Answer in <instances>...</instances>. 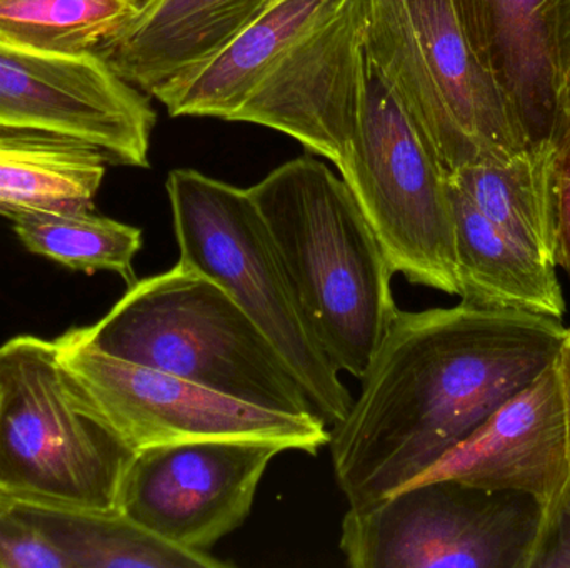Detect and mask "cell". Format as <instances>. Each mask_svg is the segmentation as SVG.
<instances>
[{
    "instance_id": "1",
    "label": "cell",
    "mask_w": 570,
    "mask_h": 568,
    "mask_svg": "<svg viewBox=\"0 0 570 568\" xmlns=\"http://www.w3.org/2000/svg\"><path fill=\"white\" fill-rule=\"evenodd\" d=\"M562 320L459 303L397 310L347 417L332 426V466L348 507L409 486L551 367Z\"/></svg>"
},
{
    "instance_id": "2",
    "label": "cell",
    "mask_w": 570,
    "mask_h": 568,
    "mask_svg": "<svg viewBox=\"0 0 570 568\" xmlns=\"http://www.w3.org/2000/svg\"><path fill=\"white\" fill-rule=\"evenodd\" d=\"M247 190L312 336L338 370L362 379L399 309L394 270L347 183L304 156Z\"/></svg>"
},
{
    "instance_id": "3",
    "label": "cell",
    "mask_w": 570,
    "mask_h": 568,
    "mask_svg": "<svg viewBox=\"0 0 570 568\" xmlns=\"http://www.w3.org/2000/svg\"><path fill=\"white\" fill-rule=\"evenodd\" d=\"M79 330L100 352L239 402L317 413L266 333L216 282L179 262L137 280L99 322Z\"/></svg>"
},
{
    "instance_id": "4",
    "label": "cell",
    "mask_w": 570,
    "mask_h": 568,
    "mask_svg": "<svg viewBox=\"0 0 570 568\" xmlns=\"http://www.w3.org/2000/svg\"><path fill=\"white\" fill-rule=\"evenodd\" d=\"M0 496L66 509L119 510L129 444L60 360L53 340L0 346Z\"/></svg>"
},
{
    "instance_id": "5",
    "label": "cell",
    "mask_w": 570,
    "mask_h": 568,
    "mask_svg": "<svg viewBox=\"0 0 570 568\" xmlns=\"http://www.w3.org/2000/svg\"><path fill=\"white\" fill-rule=\"evenodd\" d=\"M365 57L445 173L532 146L472 50L452 0H368Z\"/></svg>"
},
{
    "instance_id": "6",
    "label": "cell",
    "mask_w": 570,
    "mask_h": 568,
    "mask_svg": "<svg viewBox=\"0 0 570 568\" xmlns=\"http://www.w3.org/2000/svg\"><path fill=\"white\" fill-rule=\"evenodd\" d=\"M166 189L180 266L216 282L279 350L318 417L342 422L354 399L305 323L249 190L194 169L173 170Z\"/></svg>"
},
{
    "instance_id": "7",
    "label": "cell",
    "mask_w": 570,
    "mask_h": 568,
    "mask_svg": "<svg viewBox=\"0 0 570 568\" xmlns=\"http://www.w3.org/2000/svg\"><path fill=\"white\" fill-rule=\"evenodd\" d=\"M337 169L394 273L458 296L448 173L368 62L357 133Z\"/></svg>"
},
{
    "instance_id": "8",
    "label": "cell",
    "mask_w": 570,
    "mask_h": 568,
    "mask_svg": "<svg viewBox=\"0 0 570 568\" xmlns=\"http://www.w3.org/2000/svg\"><path fill=\"white\" fill-rule=\"evenodd\" d=\"M541 516L528 494L419 480L348 507L338 547L352 568H528Z\"/></svg>"
},
{
    "instance_id": "9",
    "label": "cell",
    "mask_w": 570,
    "mask_h": 568,
    "mask_svg": "<svg viewBox=\"0 0 570 568\" xmlns=\"http://www.w3.org/2000/svg\"><path fill=\"white\" fill-rule=\"evenodd\" d=\"M60 360L134 452L186 440L247 437L315 456L331 442L317 416H291L239 402L173 373L90 346L79 329L53 340Z\"/></svg>"
},
{
    "instance_id": "10",
    "label": "cell",
    "mask_w": 570,
    "mask_h": 568,
    "mask_svg": "<svg viewBox=\"0 0 570 568\" xmlns=\"http://www.w3.org/2000/svg\"><path fill=\"white\" fill-rule=\"evenodd\" d=\"M287 450L277 440L247 437L139 450L124 476L117 509L170 546L209 554L243 527L267 467Z\"/></svg>"
},
{
    "instance_id": "11",
    "label": "cell",
    "mask_w": 570,
    "mask_h": 568,
    "mask_svg": "<svg viewBox=\"0 0 570 568\" xmlns=\"http://www.w3.org/2000/svg\"><path fill=\"white\" fill-rule=\"evenodd\" d=\"M156 112L96 53L50 56L0 39V130L73 137L114 166L149 167Z\"/></svg>"
},
{
    "instance_id": "12",
    "label": "cell",
    "mask_w": 570,
    "mask_h": 568,
    "mask_svg": "<svg viewBox=\"0 0 570 568\" xmlns=\"http://www.w3.org/2000/svg\"><path fill=\"white\" fill-rule=\"evenodd\" d=\"M368 0H341L269 70L230 122L256 123L342 162L365 96Z\"/></svg>"
},
{
    "instance_id": "13",
    "label": "cell",
    "mask_w": 570,
    "mask_h": 568,
    "mask_svg": "<svg viewBox=\"0 0 570 568\" xmlns=\"http://www.w3.org/2000/svg\"><path fill=\"white\" fill-rule=\"evenodd\" d=\"M569 477L564 389L556 360L414 482L452 479L484 490L528 494L544 509Z\"/></svg>"
},
{
    "instance_id": "14",
    "label": "cell",
    "mask_w": 570,
    "mask_h": 568,
    "mask_svg": "<svg viewBox=\"0 0 570 568\" xmlns=\"http://www.w3.org/2000/svg\"><path fill=\"white\" fill-rule=\"evenodd\" d=\"M274 0H153L96 56L153 96L219 56Z\"/></svg>"
},
{
    "instance_id": "15",
    "label": "cell",
    "mask_w": 570,
    "mask_h": 568,
    "mask_svg": "<svg viewBox=\"0 0 570 568\" xmlns=\"http://www.w3.org/2000/svg\"><path fill=\"white\" fill-rule=\"evenodd\" d=\"M469 43L532 143L561 123L544 0H452Z\"/></svg>"
},
{
    "instance_id": "16",
    "label": "cell",
    "mask_w": 570,
    "mask_h": 568,
    "mask_svg": "<svg viewBox=\"0 0 570 568\" xmlns=\"http://www.w3.org/2000/svg\"><path fill=\"white\" fill-rule=\"evenodd\" d=\"M454 219L455 277L462 303L562 320L564 293L556 266L489 220L449 182Z\"/></svg>"
},
{
    "instance_id": "17",
    "label": "cell",
    "mask_w": 570,
    "mask_h": 568,
    "mask_svg": "<svg viewBox=\"0 0 570 568\" xmlns=\"http://www.w3.org/2000/svg\"><path fill=\"white\" fill-rule=\"evenodd\" d=\"M341 0H274L206 66L153 93L173 117L230 120L288 49Z\"/></svg>"
},
{
    "instance_id": "18",
    "label": "cell",
    "mask_w": 570,
    "mask_h": 568,
    "mask_svg": "<svg viewBox=\"0 0 570 568\" xmlns=\"http://www.w3.org/2000/svg\"><path fill=\"white\" fill-rule=\"evenodd\" d=\"M107 163L100 150L73 137L0 130V216L94 210Z\"/></svg>"
},
{
    "instance_id": "19",
    "label": "cell",
    "mask_w": 570,
    "mask_h": 568,
    "mask_svg": "<svg viewBox=\"0 0 570 568\" xmlns=\"http://www.w3.org/2000/svg\"><path fill=\"white\" fill-rule=\"evenodd\" d=\"M70 568H227L210 554L164 542L120 510L66 509L13 500Z\"/></svg>"
},
{
    "instance_id": "20",
    "label": "cell",
    "mask_w": 570,
    "mask_h": 568,
    "mask_svg": "<svg viewBox=\"0 0 570 568\" xmlns=\"http://www.w3.org/2000/svg\"><path fill=\"white\" fill-rule=\"evenodd\" d=\"M554 139L538 140L504 160H482L448 173L489 220L552 260Z\"/></svg>"
},
{
    "instance_id": "21",
    "label": "cell",
    "mask_w": 570,
    "mask_h": 568,
    "mask_svg": "<svg viewBox=\"0 0 570 568\" xmlns=\"http://www.w3.org/2000/svg\"><path fill=\"white\" fill-rule=\"evenodd\" d=\"M13 232L29 252L80 272L109 270L127 286L137 282L134 259L142 249V230L94 210L36 213L12 220Z\"/></svg>"
},
{
    "instance_id": "22",
    "label": "cell",
    "mask_w": 570,
    "mask_h": 568,
    "mask_svg": "<svg viewBox=\"0 0 570 568\" xmlns=\"http://www.w3.org/2000/svg\"><path fill=\"white\" fill-rule=\"evenodd\" d=\"M136 13L127 0H0V39L50 56H86Z\"/></svg>"
},
{
    "instance_id": "23",
    "label": "cell",
    "mask_w": 570,
    "mask_h": 568,
    "mask_svg": "<svg viewBox=\"0 0 570 568\" xmlns=\"http://www.w3.org/2000/svg\"><path fill=\"white\" fill-rule=\"evenodd\" d=\"M0 568H70L46 534L6 496H0Z\"/></svg>"
},
{
    "instance_id": "24",
    "label": "cell",
    "mask_w": 570,
    "mask_h": 568,
    "mask_svg": "<svg viewBox=\"0 0 570 568\" xmlns=\"http://www.w3.org/2000/svg\"><path fill=\"white\" fill-rule=\"evenodd\" d=\"M552 173V262L570 279V117L561 116L554 136Z\"/></svg>"
},
{
    "instance_id": "25",
    "label": "cell",
    "mask_w": 570,
    "mask_h": 568,
    "mask_svg": "<svg viewBox=\"0 0 570 568\" xmlns=\"http://www.w3.org/2000/svg\"><path fill=\"white\" fill-rule=\"evenodd\" d=\"M528 568H570V477L559 496L542 509Z\"/></svg>"
},
{
    "instance_id": "26",
    "label": "cell",
    "mask_w": 570,
    "mask_h": 568,
    "mask_svg": "<svg viewBox=\"0 0 570 568\" xmlns=\"http://www.w3.org/2000/svg\"><path fill=\"white\" fill-rule=\"evenodd\" d=\"M544 16L559 110L570 117V0H544Z\"/></svg>"
},
{
    "instance_id": "27",
    "label": "cell",
    "mask_w": 570,
    "mask_h": 568,
    "mask_svg": "<svg viewBox=\"0 0 570 568\" xmlns=\"http://www.w3.org/2000/svg\"><path fill=\"white\" fill-rule=\"evenodd\" d=\"M559 372H561L562 389H564L566 420H568V447L570 464V329L562 343L561 353L558 359Z\"/></svg>"
},
{
    "instance_id": "28",
    "label": "cell",
    "mask_w": 570,
    "mask_h": 568,
    "mask_svg": "<svg viewBox=\"0 0 570 568\" xmlns=\"http://www.w3.org/2000/svg\"><path fill=\"white\" fill-rule=\"evenodd\" d=\"M127 2L136 9V12H140V10L146 9L153 0H127Z\"/></svg>"
},
{
    "instance_id": "29",
    "label": "cell",
    "mask_w": 570,
    "mask_h": 568,
    "mask_svg": "<svg viewBox=\"0 0 570 568\" xmlns=\"http://www.w3.org/2000/svg\"><path fill=\"white\" fill-rule=\"evenodd\" d=\"M0 410H2V382H0Z\"/></svg>"
}]
</instances>
